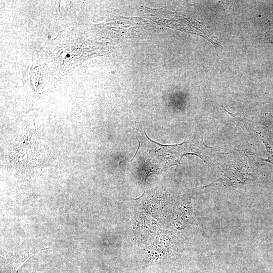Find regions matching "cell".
<instances>
[{
    "mask_svg": "<svg viewBox=\"0 0 273 273\" xmlns=\"http://www.w3.org/2000/svg\"><path fill=\"white\" fill-rule=\"evenodd\" d=\"M262 41L265 43H273V30L267 32L262 38Z\"/></svg>",
    "mask_w": 273,
    "mask_h": 273,
    "instance_id": "1",
    "label": "cell"
},
{
    "mask_svg": "<svg viewBox=\"0 0 273 273\" xmlns=\"http://www.w3.org/2000/svg\"><path fill=\"white\" fill-rule=\"evenodd\" d=\"M66 57H70V54H67L66 55Z\"/></svg>",
    "mask_w": 273,
    "mask_h": 273,
    "instance_id": "2",
    "label": "cell"
},
{
    "mask_svg": "<svg viewBox=\"0 0 273 273\" xmlns=\"http://www.w3.org/2000/svg\"><path fill=\"white\" fill-rule=\"evenodd\" d=\"M48 39H50L51 38V36L50 35L48 36Z\"/></svg>",
    "mask_w": 273,
    "mask_h": 273,
    "instance_id": "3",
    "label": "cell"
}]
</instances>
